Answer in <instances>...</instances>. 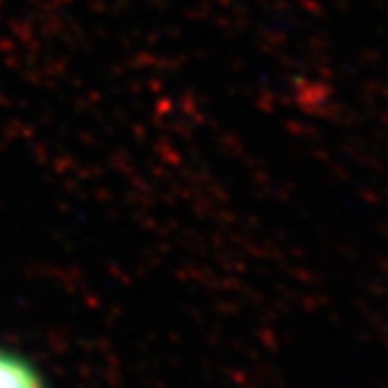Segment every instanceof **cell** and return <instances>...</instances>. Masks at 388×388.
Listing matches in <instances>:
<instances>
[{
    "instance_id": "6da1fadb",
    "label": "cell",
    "mask_w": 388,
    "mask_h": 388,
    "mask_svg": "<svg viewBox=\"0 0 388 388\" xmlns=\"http://www.w3.org/2000/svg\"><path fill=\"white\" fill-rule=\"evenodd\" d=\"M0 388H45L40 374L26 360L0 351Z\"/></svg>"
}]
</instances>
